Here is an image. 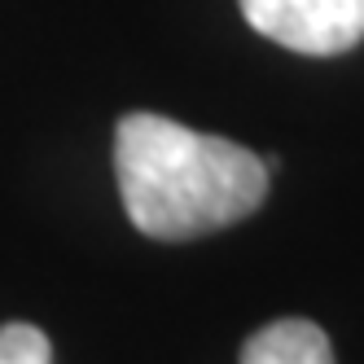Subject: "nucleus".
I'll return each instance as SVG.
<instances>
[{
  "instance_id": "20e7f679",
  "label": "nucleus",
  "mask_w": 364,
  "mask_h": 364,
  "mask_svg": "<svg viewBox=\"0 0 364 364\" xmlns=\"http://www.w3.org/2000/svg\"><path fill=\"white\" fill-rule=\"evenodd\" d=\"M0 364H53L48 338L36 325H5L0 329Z\"/></svg>"
},
{
  "instance_id": "f03ea898",
  "label": "nucleus",
  "mask_w": 364,
  "mask_h": 364,
  "mask_svg": "<svg viewBox=\"0 0 364 364\" xmlns=\"http://www.w3.org/2000/svg\"><path fill=\"white\" fill-rule=\"evenodd\" d=\"M246 22L294 53L333 58L364 40V0H242Z\"/></svg>"
},
{
  "instance_id": "f257e3e1",
  "label": "nucleus",
  "mask_w": 364,
  "mask_h": 364,
  "mask_svg": "<svg viewBox=\"0 0 364 364\" xmlns=\"http://www.w3.org/2000/svg\"><path fill=\"white\" fill-rule=\"evenodd\" d=\"M114 171L127 220L159 242L228 228L268 193V163L259 154L163 114H127L119 123Z\"/></svg>"
},
{
  "instance_id": "7ed1b4c3",
  "label": "nucleus",
  "mask_w": 364,
  "mask_h": 364,
  "mask_svg": "<svg viewBox=\"0 0 364 364\" xmlns=\"http://www.w3.org/2000/svg\"><path fill=\"white\" fill-rule=\"evenodd\" d=\"M242 364H333V347L321 325L285 316L264 325L242 347Z\"/></svg>"
}]
</instances>
